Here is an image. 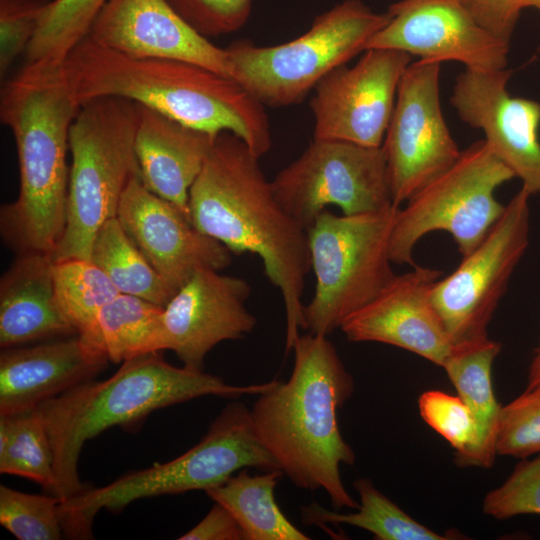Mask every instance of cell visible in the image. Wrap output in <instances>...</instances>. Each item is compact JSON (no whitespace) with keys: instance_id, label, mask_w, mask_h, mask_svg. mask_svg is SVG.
<instances>
[{"instance_id":"1","label":"cell","mask_w":540,"mask_h":540,"mask_svg":"<svg viewBox=\"0 0 540 540\" xmlns=\"http://www.w3.org/2000/svg\"><path fill=\"white\" fill-rule=\"evenodd\" d=\"M259 159L234 134L219 133L189 191L190 221L231 253L261 259L282 296L290 351L303 329L302 297L311 269L308 232L278 202Z\"/></svg>"},{"instance_id":"2","label":"cell","mask_w":540,"mask_h":540,"mask_svg":"<svg viewBox=\"0 0 540 540\" xmlns=\"http://www.w3.org/2000/svg\"><path fill=\"white\" fill-rule=\"evenodd\" d=\"M286 382L258 395L251 411L255 433L298 488L326 492L336 509H357L340 466L356 455L342 437L337 413L354 392V380L326 335H299Z\"/></svg>"},{"instance_id":"3","label":"cell","mask_w":540,"mask_h":540,"mask_svg":"<svg viewBox=\"0 0 540 540\" xmlns=\"http://www.w3.org/2000/svg\"><path fill=\"white\" fill-rule=\"evenodd\" d=\"M63 70L79 105L118 97L212 135L230 132L259 158L271 148L265 106L233 78L200 65L130 57L86 37L66 57Z\"/></svg>"},{"instance_id":"4","label":"cell","mask_w":540,"mask_h":540,"mask_svg":"<svg viewBox=\"0 0 540 540\" xmlns=\"http://www.w3.org/2000/svg\"><path fill=\"white\" fill-rule=\"evenodd\" d=\"M79 108L63 64L26 63L1 89L0 118L15 139L20 182L16 200L1 207V232L20 253L52 254L62 238L69 131Z\"/></svg>"},{"instance_id":"5","label":"cell","mask_w":540,"mask_h":540,"mask_svg":"<svg viewBox=\"0 0 540 540\" xmlns=\"http://www.w3.org/2000/svg\"><path fill=\"white\" fill-rule=\"evenodd\" d=\"M274 384H229L204 371L173 366L159 352L124 361L108 379L83 382L36 408L54 452L51 494L62 504L86 489L78 474L80 453L106 429L138 423L155 410L202 396L236 399L259 395Z\"/></svg>"},{"instance_id":"6","label":"cell","mask_w":540,"mask_h":540,"mask_svg":"<svg viewBox=\"0 0 540 540\" xmlns=\"http://www.w3.org/2000/svg\"><path fill=\"white\" fill-rule=\"evenodd\" d=\"M244 468L279 469L255 433L250 409L234 400L211 423L204 437L175 459L126 473L102 487L86 488L60 503L64 535L89 539L100 510L120 512L144 498L205 491Z\"/></svg>"},{"instance_id":"7","label":"cell","mask_w":540,"mask_h":540,"mask_svg":"<svg viewBox=\"0 0 540 540\" xmlns=\"http://www.w3.org/2000/svg\"><path fill=\"white\" fill-rule=\"evenodd\" d=\"M138 104L100 97L80 105L69 131L66 225L53 261L90 260L101 226L117 216L130 180L139 175L134 150Z\"/></svg>"},{"instance_id":"8","label":"cell","mask_w":540,"mask_h":540,"mask_svg":"<svg viewBox=\"0 0 540 540\" xmlns=\"http://www.w3.org/2000/svg\"><path fill=\"white\" fill-rule=\"evenodd\" d=\"M389 20L361 0H344L318 15L297 38L274 46L238 40L226 47L231 77L264 106L302 101L330 72L365 51Z\"/></svg>"},{"instance_id":"9","label":"cell","mask_w":540,"mask_h":540,"mask_svg":"<svg viewBox=\"0 0 540 540\" xmlns=\"http://www.w3.org/2000/svg\"><path fill=\"white\" fill-rule=\"evenodd\" d=\"M399 208L355 215L325 209L318 216L308 230L315 288L303 308V330L327 336L393 279L389 246Z\"/></svg>"},{"instance_id":"10","label":"cell","mask_w":540,"mask_h":540,"mask_svg":"<svg viewBox=\"0 0 540 540\" xmlns=\"http://www.w3.org/2000/svg\"><path fill=\"white\" fill-rule=\"evenodd\" d=\"M514 177L485 139L461 151L446 171L399 208L390 237L392 263L415 266V245L433 231L450 233L462 257L471 253L504 212L496 189Z\"/></svg>"},{"instance_id":"11","label":"cell","mask_w":540,"mask_h":540,"mask_svg":"<svg viewBox=\"0 0 540 540\" xmlns=\"http://www.w3.org/2000/svg\"><path fill=\"white\" fill-rule=\"evenodd\" d=\"M271 185L284 210L307 232L329 205L355 215L393 204L382 147L341 140L313 139Z\"/></svg>"},{"instance_id":"12","label":"cell","mask_w":540,"mask_h":540,"mask_svg":"<svg viewBox=\"0 0 540 540\" xmlns=\"http://www.w3.org/2000/svg\"><path fill=\"white\" fill-rule=\"evenodd\" d=\"M529 198L521 188L483 241L433 285L431 299L453 346L488 337V325L528 247Z\"/></svg>"},{"instance_id":"13","label":"cell","mask_w":540,"mask_h":540,"mask_svg":"<svg viewBox=\"0 0 540 540\" xmlns=\"http://www.w3.org/2000/svg\"><path fill=\"white\" fill-rule=\"evenodd\" d=\"M440 66L420 59L406 67L399 82L381 146L397 206L446 171L461 153L441 109Z\"/></svg>"},{"instance_id":"14","label":"cell","mask_w":540,"mask_h":540,"mask_svg":"<svg viewBox=\"0 0 540 540\" xmlns=\"http://www.w3.org/2000/svg\"><path fill=\"white\" fill-rule=\"evenodd\" d=\"M411 57L393 49H367L353 66L342 65L325 76L310 101L313 139L381 147Z\"/></svg>"},{"instance_id":"15","label":"cell","mask_w":540,"mask_h":540,"mask_svg":"<svg viewBox=\"0 0 540 540\" xmlns=\"http://www.w3.org/2000/svg\"><path fill=\"white\" fill-rule=\"evenodd\" d=\"M367 49H393L422 60L457 61L466 69L506 68L510 44L479 25L457 0H400Z\"/></svg>"},{"instance_id":"16","label":"cell","mask_w":540,"mask_h":540,"mask_svg":"<svg viewBox=\"0 0 540 540\" xmlns=\"http://www.w3.org/2000/svg\"><path fill=\"white\" fill-rule=\"evenodd\" d=\"M510 76L506 68L465 69L456 79L450 101L462 121L483 131L491 150L531 196L540 192V103L510 96Z\"/></svg>"},{"instance_id":"17","label":"cell","mask_w":540,"mask_h":540,"mask_svg":"<svg viewBox=\"0 0 540 540\" xmlns=\"http://www.w3.org/2000/svg\"><path fill=\"white\" fill-rule=\"evenodd\" d=\"M249 283L213 269L197 271L164 306L165 350L173 351L183 366L203 371L207 354L219 343L236 340L256 326L247 309Z\"/></svg>"},{"instance_id":"18","label":"cell","mask_w":540,"mask_h":540,"mask_svg":"<svg viewBox=\"0 0 540 540\" xmlns=\"http://www.w3.org/2000/svg\"><path fill=\"white\" fill-rule=\"evenodd\" d=\"M116 217L175 292L197 271H221L232 261L230 250L196 229L172 203L149 191L140 175L127 185Z\"/></svg>"},{"instance_id":"19","label":"cell","mask_w":540,"mask_h":540,"mask_svg":"<svg viewBox=\"0 0 540 540\" xmlns=\"http://www.w3.org/2000/svg\"><path fill=\"white\" fill-rule=\"evenodd\" d=\"M441 275L440 270L417 266L395 275L340 329L349 341L393 345L443 367L453 344L431 299Z\"/></svg>"},{"instance_id":"20","label":"cell","mask_w":540,"mask_h":540,"mask_svg":"<svg viewBox=\"0 0 540 540\" xmlns=\"http://www.w3.org/2000/svg\"><path fill=\"white\" fill-rule=\"evenodd\" d=\"M87 38L130 57L180 60L231 77L226 49L198 33L166 0H108Z\"/></svg>"},{"instance_id":"21","label":"cell","mask_w":540,"mask_h":540,"mask_svg":"<svg viewBox=\"0 0 540 540\" xmlns=\"http://www.w3.org/2000/svg\"><path fill=\"white\" fill-rule=\"evenodd\" d=\"M103 352L79 334L36 345L3 349L0 415L31 411L91 380L107 364Z\"/></svg>"},{"instance_id":"22","label":"cell","mask_w":540,"mask_h":540,"mask_svg":"<svg viewBox=\"0 0 540 540\" xmlns=\"http://www.w3.org/2000/svg\"><path fill=\"white\" fill-rule=\"evenodd\" d=\"M138 112L134 150L140 179L190 221L189 191L218 134L188 127L139 104Z\"/></svg>"},{"instance_id":"23","label":"cell","mask_w":540,"mask_h":540,"mask_svg":"<svg viewBox=\"0 0 540 540\" xmlns=\"http://www.w3.org/2000/svg\"><path fill=\"white\" fill-rule=\"evenodd\" d=\"M51 254L20 253L0 280L2 349L77 334L56 291Z\"/></svg>"},{"instance_id":"24","label":"cell","mask_w":540,"mask_h":540,"mask_svg":"<svg viewBox=\"0 0 540 540\" xmlns=\"http://www.w3.org/2000/svg\"><path fill=\"white\" fill-rule=\"evenodd\" d=\"M501 344L489 337L454 345L443 367L476 424V444L460 467L490 468L497 456L496 441L501 407L491 379Z\"/></svg>"},{"instance_id":"25","label":"cell","mask_w":540,"mask_h":540,"mask_svg":"<svg viewBox=\"0 0 540 540\" xmlns=\"http://www.w3.org/2000/svg\"><path fill=\"white\" fill-rule=\"evenodd\" d=\"M284 475L281 469L250 475L247 468L204 492L223 505L239 524L243 540H308L279 508L275 487Z\"/></svg>"},{"instance_id":"26","label":"cell","mask_w":540,"mask_h":540,"mask_svg":"<svg viewBox=\"0 0 540 540\" xmlns=\"http://www.w3.org/2000/svg\"><path fill=\"white\" fill-rule=\"evenodd\" d=\"M163 309L142 298L120 293L101 308L91 327L79 335L113 363L160 352L165 350Z\"/></svg>"},{"instance_id":"27","label":"cell","mask_w":540,"mask_h":540,"mask_svg":"<svg viewBox=\"0 0 540 540\" xmlns=\"http://www.w3.org/2000/svg\"><path fill=\"white\" fill-rule=\"evenodd\" d=\"M90 260L122 294L162 307L176 294L125 232L117 217L107 220L97 232Z\"/></svg>"},{"instance_id":"28","label":"cell","mask_w":540,"mask_h":540,"mask_svg":"<svg viewBox=\"0 0 540 540\" xmlns=\"http://www.w3.org/2000/svg\"><path fill=\"white\" fill-rule=\"evenodd\" d=\"M359 495L357 511L340 513L311 503L302 508V519L307 525L346 524L369 531L378 540H446L441 535L417 522L381 493L368 478L353 483Z\"/></svg>"},{"instance_id":"29","label":"cell","mask_w":540,"mask_h":540,"mask_svg":"<svg viewBox=\"0 0 540 540\" xmlns=\"http://www.w3.org/2000/svg\"><path fill=\"white\" fill-rule=\"evenodd\" d=\"M0 472L32 480L52 493L56 480L54 452L36 409L0 415Z\"/></svg>"},{"instance_id":"30","label":"cell","mask_w":540,"mask_h":540,"mask_svg":"<svg viewBox=\"0 0 540 540\" xmlns=\"http://www.w3.org/2000/svg\"><path fill=\"white\" fill-rule=\"evenodd\" d=\"M107 1H48L25 52L26 63L63 64L69 53L87 37L93 21Z\"/></svg>"},{"instance_id":"31","label":"cell","mask_w":540,"mask_h":540,"mask_svg":"<svg viewBox=\"0 0 540 540\" xmlns=\"http://www.w3.org/2000/svg\"><path fill=\"white\" fill-rule=\"evenodd\" d=\"M53 270L60 305L77 334L86 332L101 308L120 294L91 260L54 261Z\"/></svg>"},{"instance_id":"32","label":"cell","mask_w":540,"mask_h":540,"mask_svg":"<svg viewBox=\"0 0 540 540\" xmlns=\"http://www.w3.org/2000/svg\"><path fill=\"white\" fill-rule=\"evenodd\" d=\"M0 524L19 540H58L64 530L60 500L0 486Z\"/></svg>"},{"instance_id":"33","label":"cell","mask_w":540,"mask_h":540,"mask_svg":"<svg viewBox=\"0 0 540 540\" xmlns=\"http://www.w3.org/2000/svg\"><path fill=\"white\" fill-rule=\"evenodd\" d=\"M418 407L425 423L454 449L455 463L459 466L477 438L475 420L468 406L458 395L429 390L420 395Z\"/></svg>"},{"instance_id":"34","label":"cell","mask_w":540,"mask_h":540,"mask_svg":"<svg viewBox=\"0 0 540 540\" xmlns=\"http://www.w3.org/2000/svg\"><path fill=\"white\" fill-rule=\"evenodd\" d=\"M496 450L520 459L540 453V388L524 390L501 407Z\"/></svg>"},{"instance_id":"35","label":"cell","mask_w":540,"mask_h":540,"mask_svg":"<svg viewBox=\"0 0 540 540\" xmlns=\"http://www.w3.org/2000/svg\"><path fill=\"white\" fill-rule=\"evenodd\" d=\"M482 509L498 520L540 515V453L532 459L523 458L502 485L486 494Z\"/></svg>"},{"instance_id":"36","label":"cell","mask_w":540,"mask_h":540,"mask_svg":"<svg viewBox=\"0 0 540 540\" xmlns=\"http://www.w3.org/2000/svg\"><path fill=\"white\" fill-rule=\"evenodd\" d=\"M198 33L206 38L242 28L253 0H166Z\"/></svg>"},{"instance_id":"37","label":"cell","mask_w":540,"mask_h":540,"mask_svg":"<svg viewBox=\"0 0 540 540\" xmlns=\"http://www.w3.org/2000/svg\"><path fill=\"white\" fill-rule=\"evenodd\" d=\"M48 0H0V75L26 52Z\"/></svg>"},{"instance_id":"38","label":"cell","mask_w":540,"mask_h":540,"mask_svg":"<svg viewBox=\"0 0 540 540\" xmlns=\"http://www.w3.org/2000/svg\"><path fill=\"white\" fill-rule=\"evenodd\" d=\"M484 29L510 44L524 0H457Z\"/></svg>"},{"instance_id":"39","label":"cell","mask_w":540,"mask_h":540,"mask_svg":"<svg viewBox=\"0 0 540 540\" xmlns=\"http://www.w3.org/2000/svg\"><path fill=\"white\" fill-rule=\"evenodd\" d=\"M178 539L243 540V534L233 515L223 505L214 502L207 515Z\"/></svg>"},{"instance_id":"40","label":"cell","mask_w":540,"mask_h":540,"mask_svg":"<svg viewBox=\"0 0 540 540\" xmlns=\"http://www.w3.org/2000/svg\"><path fill=\"white\" fill-rule=\"evenodd\" d=\"M538 388H540V344L529 367L525 390H533Z\"/></svg>"},{"instance_id":"41","label":"cell","mask_w":540,"mask_h":540,"mask_svg":"<svg viewBox=\"0 0 540 540\" xmlns=\"http://www.w3.org/2000/svg\"><path fill=\"white\" fill-rule=\"evenodd\" d=\"M523 6L524 8L533 7L540 11V0H524Z\"/></svg>"}]
</instances>
